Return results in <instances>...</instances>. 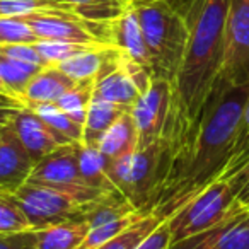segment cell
<instances>
[{
  "label": "cell",
  "instance_id": "obj_1",
  "mask_svg": "<svg viewBox=\"0 0 249 249\" xmlns=\"http://www.w3.org/2000/svg\"><path fill=\"white\" fill-rule=\"evenodd\" d=\"M248 99L249 84L231 86L217 80L193 130L173 157L166 186L154 208L164 220L225 174Z\"/></svg>",
  "mask_w": 249,
  "mask_h": 249
},
{
  "label": "cell",
  "instance_id": "obj_2",
  "mask_svg": "<svg viewBox=\"0 0 249 249\" xmlns=\"http://www.w3.org/2000/svg\"><path fill=\"white\" fill-rule=\"evenodd\" d=\"M231 0H186L188 35L183 62L173 82V123L190 135L220 75Z\"/></svg>",
  "mask_w": 249,
  "mask_h": 249
},
{
  "label": "cell",
  "instance_id": "obj_3",
  "mask_svg": "<svg viewBox=\"0 0 249 249\" xmlns=\"http://www.w3.org/2000/svg\"><path fill=\"white\" fill-rule=\"evenodd\" d=\"M133 7L150 53L152 75L173 84L190 35L186 0H135Z\"/></svg>",
  "mask_w": 249,
  "mask_h": 249
},
{
  "label": "cell",
  "instance_id": "obj_4",
  "mask_svg": "<svg viewBox=\"0 0 249 249\" xmlns=\"http://www.w3.org/2000/svg\"><path fill=\"white\" fill-rule=\"evenodd\" d=\"M176 149V143L164 137L157 143L137 147L133 152L109 160L111 181L135 210L150 213L157 207Z\"/></svg>",
  "mask_w": 249,
  "mask_h": 249
},
{
  "label": "cell",
  "instance_id": "obj_5",
  "mask_svg": "<svg viewBox=\"0 0 249 249\" xmlns=\"http://www.w3.org/2000/svg\"><path fill=\"white\" fill-rule=\"evenodd\" d=\"M237 205L231 184L225 179L213 181L184 205H181L169 218H166L173 242L208 231L215 224L224 220Z\"/></svg>",
  "mask_w": 249,
  "mask_h": 249
},
{
  "label": "cell",
  "instance_id": "obj_6",
  "mask_svg": "<svg viewBox=\"0 0 249 249\" xmlns=\"http://www.w3.org/2000/svg\"><path fill=\"white\" fill-rule=\"evenodd\" d=\"M11 196L26 215L33 231L60 222L82 220V210L86 207L73 195L29 181Z\"/></svg>",
  "mask_w": 249,
  "mask_h": 249
},
{
  "label": "cell",
  "instance_id": "obj_7",
  "mask_svg": "<svg viewBox=\"0 0 249 249\" xmlns=\"http://www.w3.org/2000/svg\"><path fill=\"white\" fill-rule=\"evenodd\" d=\"M77 147L79 143H65L43 157L39 162L35 164L28 181L70 193L79 198L84 205L97 200L104 193H109V191L96 190L86 183L79 169Z\"/></svg>",
  "mask_w": 249,
  "mask_h": 249
},
{
  "label": "cell",
  "instance_id": "obj_8",
  "mask_svg": "<svg viewBox=\"0 0 249 249\" xmlns=\"http://www.w3.org/2000/svg\"><path fill=\"white\" fill-rule=\"evenodd\" d=\"M38 39L70 41L89 46H109L106 41V22H92L69 11H38L21 16Z\"/></svg>",
  "mask_w": 249,
  "mask_h": 249
},
{
  "label": "cell",
  "instance_id": "obj_9",
  "mask_svg": "<svg viewBox=\"0 0 249 249\" xmlns=\"http://www.w3.org/2000/svg\"><path fill=\"white\" fill-rule=\"evenodd\" d=\"M218 80L231 86L249 84V0H231L229 4Z\"/></svg>",
  "mask_w": 249,
  "mask_h": 249
},
{
  "label": "cell",
  "instance_id": "obj_10",
  "mask_svg": "<svg viewBox=\"0 0 249 249\" xmlns=\"http://www.w3.org/2000/svg\"><path fill=\"white\" fill-rule=\"evenodd\" d=\"M130 114L139 132V147L162 140L173 114V84L154 77L145 92L132 104Z\"/></svg>",
  "mask_w": 249,
  "mask_h": 249
},
{
  "label": "cell",
  "instance_id": "obj_11",
  "mask_svg": "<svg viewBox=\"0 0 249 249\" xmlns=\"http://www.w3.org/2000/svg\"><path fill=\"white\" fill-rule=\"evenodd\" d=\"M169 249H249V210L237 205L213 227L173 242Z\"/></svg>",
  "mask_w": 249,
  "mask_h": 249
},
{
  "label": "cell",
  "instance_id": "obj_12",
  "mask_svg": "<svg viewBox=\"0 0 249 249\" xmlns=\"http://www.w3.org/2000/svg\"><path fill=\"white\" fill-rule=\"evenodd\" d=\"M106 41L111 48L118 50L121 55L128 56L130 60L147 67L152 72L150 53L133 5L116 19L106 22Z\"/></svg>",
  "mask_w": 249,
  "mask_h": 249
},
{
  "label": "cell",
  "instance_id": "obj_13",
  "mask_svg": "<svg viewBox=\"0 0 249 249\" xmlns=\"http://www.w3.org/2000/svg\"><path fill=\"white\" fill-rule=\"evenodd\" d=\"M35 167V160L29 157L16 133L5 124L0 133V193L12 195L24 183Z\"/></svg>",
  "mask_w": 249,
  "mask_h": 249
},
{
  "label": "cell",
  "instance_id": "obj_14",
  "mask_svg": "<svg viewBox=\"0 0 249 249\" xmlns=\"http://www.w3.org/2000/svg\"><path fill=\"white\" fill-rule=\"evenodd\" d=\"M9 126L16 133L24 150L29 154V157L35 160V164L62 145L48 124L28 106L18 111Z\"/></svg>",
  "mask_w": 249,
  "mask_h": 249
},
{
  "label": "cell",
  "instance_id": "obj_15",
  "mask_svg": "<svg viewBox=\"0 0 249 249\" xmlns=\"http://www.w3.org/2000/svg\"><path fill=\"white\" fill-rule=\"evenodd\" d=\"M73 80L67 77L56 65H46L33 77L22 94L24 106H38V104L56 103L62 94H65L73 86Z\"/></svg>",
  "mask_w": 249,
  "mask_h": 249
},
{
  "label": "cell",
  "instance_id": "obj_16",
  "mask_svg": "<svg viewBox=\"0 0 249 249\" xmlns=\"http://www.w3.org/2000/svg\"><path fill=\"white\" fill-rule=\"evenodd\" d=\"M89 232L84 220H69L35 231L33 249H79Z\"/></svg>",
  "mask_w": 249,
  "mask_h": 249
},
{
  "label": "cell",
  "instance_id": "obj_17",
  "mask_svg": "<svg viewBox=\"0 0 249 249\" xmlns=\"http://www.w3.org/2000/svg\"><path fill=\"white\" fill-rule=\"evenodd\" d=\"M139 147V132L130 109L123 113L97 142V149L109 160L123 157Z\"/></svg>",
  "mask_w": 249,
  "mask_h": 249
},
{
  "label": "cell",
  "instance_id": "obj_18",
  "mask_svg": "<svg viewBox=\"0 0 249 249\" xmlns=\"http://www.w3.org/2000/svg\"><path fill=\"white\" fill-rule=\"evenodd\" d=\"M128 109L130 107L126 106H121V104L111 103V101L103 99L99 96H94L92 101H90L89 111H87L86 123H84V145L97 147V142L107 132V128Z\"/></svg>",
  "mask_w": 249,
  "mask_h": 249
},
{
  "label": "cell",
  "instance_id": "obj_19",
  "mask_svg": "<svg viewBox=\"0 0 249 249\" xmlns=\"http://www.w3.org/2000/svg\"><path fill=\"white\" fill-rule=\"evenodd\" d=\"M77 160H79L80 174H82V178L89 186L101 191L116 190V186H114L109 178V173H107L109 159L97 147L79 143V147H77Z\"/></svg>",
  "mask_w": 249,
  "mask_h": 249
},
{
  "label": "cell",
  "instance_id": "obj_20",
  "mask_svg": "<svg viewBox=\"0 0 249 249\" xmlns=\"http://www.w3.org/2000/svg\"><path fill=\"white\" fill-rule=\"evenodd\" d=\"M111 46H92L70 58L60 62L58 69L65 73L73 82H84V80H92L99 75L101 69L104 65V60Z\"/></svg>",
  "mask_w": 249,
  "mask_h": 249
},
{
  "label": "cell",
  "instance_id": "obj_21",
  "mask_svg": "<svg viewBox=\"0 0 249 249\" xmlns=\"http://www.w3.org/2000/svg\"><path fill=\"white\" fill-rule=\"evenodd\" d=\"M31 109L48 124L50 130L55 133L62 145H65V143H82L84 124L73 121L55 103L38 104V106H31Z\"/></svg>",
  "mask_w": 249,
  "mask_h": 249
},
{
  "label": "cell",
  "instance_id": "obj_22",
  "mask_svg": "<svg viewBox=\"0 0 249 249\" xmlns=\"http://www.w3.org/2000/svg\"><path fill=\"white\" fill-rule=\"evenodd\" d=\"M79 18L92 22L116 19L133 5V0H60Z\"/></svg>",
  "mask_w": 249,
  "mask_h": 249
},
{
  "label": "cell",
  "instance_id": "obj_23",
  "mask_svg": "<svg viewBox=\"0 0 249 249\" xmlns=\"http://www.w3.org/2000/svg\"><path fill=\"white\" fill-rule=\"evenodd\" d=\"M94 84H96V79L75 82L65 94L60 96V99L55 104L63 113L69 114L73 121L84 124L86 123L90 101L94 97Z\"/></svg>",
  "mask_w": 249,
  "mask_h": 249
},
{
  "label": "cell",
  "instance_id": "obj_24",
  "mask_svg": "<svg viewBox=\"0 0 249 249\" xmlns=\"http://www.w3.org/2000/svg\"><path fill=\"white\" fill-rule=\"evenodd\" d=\"M43 67L33 65V63L16 62L0 56V77L4 80L5 87L9 89L12 97L19 99L22 103V94H24L28 84L33 80V77L41 70Z\"/></svg>",
  "mask_w": 249,
  "mask_h": 249
},
{
  "label": "cell",
  "instance_id": "obj_25",
  "mask_svg": "<svg viewBox=\"0 0 249 249\" xmlns=\"http://www.w3.org/2000/svg\"><path fill=\"white\" fill-rule=\"evenodd\" d=\"M164 222V218L156 212H150L143 218H140L139 222H135L133 225H130L126 231H123L121 234H118L116 237H113L111 241L101 244L96 249H135V246L142 241L145 235H149L157 225Z\"/></svg>",
  "mask_w": 249,
  "mask_h": 249
},
{
  "label": "cell",
  "instance_id": "obj_26",
  "mask_svg": "<svg viewBox=\"0 0 249 249\" xmlns=\"http://www.w3.org/2000/svg\"><path fill=\"white\" fill-rule=\"evenodd\" d=\"M145 215L147 213H143V212H140V210H133L132 213L124 215V217L118 218V220L107 222V224H103V225H97V227L89 229V232H87L86 239H84V242L80 244L79 249L99 248L101 244H104V242H107L113 237H116L118 234H121L123 231H126L130 225H133L135 222H139L140 218H143Z\"/></svg>",
  "mask_w": 249,
  "mask_h": 249
},
{
  "label": "cell",
  "instance_id": "obj_27",
  "mask_svg": "<svg viewBox=\"0 0 249 249\" xmlns=\"http://www.w3.org/2000/svg\"><path fill=\"white\" fill-rule=\"evenodd\" d=\"M29 231H33L31 224L14 198L7 193H0V235L21 234Z\"/></svg>",
  "mask_w": 249,
  "mask_h": 249
},
{
  "label": "cell",
  "instance_id": "obj_28",
  "mask_svg": "<svg viewBox=\"0 0 249 249\" xmlns=\"http://www.w3.org/2000/svg\"><path fill=\"white\" fill-rule=\"evenodd\" d=\"M38 11L72 12V9L60 0H0V18H21Z\"/></svg>",
  "mask_w": 249,
  "mask_h": 249
},
{
  "label": "cell",
  "instance_id": "obj_29",
  "mask_svg": "<svg viewBox=\"0 0 249 249\" xmlns=\"http://www.w3.org/2000/svg\"><path fill=\"white\" fill-rule=\"evenodd\" d=\"M35 48L45 60L46 65H58L60 62L84 52L87 48H92L89 45H79L70 41H55V39H38L35 43Z\"/></svg>",
  "mask_w": 249,
  "mask_h": 249
},
{
  "label": "cell",
  "instance_id": "obj_30",
  "mask_svg": "<svg viewBox=\"0 0 249 249\" xmlns=\"http://www.w3.org/2000/svg\"><path fill=\"white\" fill-rule=\"evenodd\" d=\"M38 36L21 18H0V46L2 45H33Z\"/></svg>",
  "mask_w": 249,
  "mask_h": 249
},
{
  "label": "cell",
  "instance_id": "obj_31",
  "mask_svg": "<svg viewBox=\"0 0 249 249\" xmlns=\"http://www.w3.org/2000/svg\"><path fill=\"white\" fill-rule=\"evenodd\" d=\"M246 159H249V99L246 101L244 109H242V116H241V121H239V126H237V135H235L234 154H232L231 164H229L225 174L237 169Z\"/></svg>",
  "mask_w": 249,
  "mask_h": 249
},
{
  "label": "cell",
  "instance_id": "obj_32",
  "mask_svg": "<svg viewBox=\"0 0 249 249\" xmlns=\"http://www.w3.org/2000/svg\"><path fill=\"white\" fill-rule=\"evenodd\" d=\"M220 179H225L231 184L237 203L249 210V159H246L237 169L225 174Z\"/></svg>",
  "mask_w": 249,
  "mask_h": 249
},
{
  "label": "cell",
  "instance_id": "obj_33",
  "mask_svg": "<svg viewBox=\"0 0 249 249\" xmlns=\"http://www.w3.org/2000/svg\"><path fill=\"white\" fill-rule=\"evenodd\" d=\"M0 56L9 60H16V62H24L33 63V65L46 67L45 60L38 53V50L33 45H2L0 46Z\"/></svg>",
  "mask_w": 249,
  "mask_h": 249
},
{
  "label": "cell",
  "instance_id": "obj_34",
  "mask_svg": "<svg viewBox=\"0 0 249 249\" xmlns=\"http://www.w3.org/2000/svg\"><path fill=\"white\" fill-rule=\"evenodd\" d=\"M171 244H173V235L167 220H164L149 235H145L135 246V249H169Z\"/></svg>",
  "mask_w": 249,
  "mask_h": 249
},
{
  "label": "cell",
  "instance_id": "obj_35",
  "mask_svg": "<svg viewBox=\"0 0 249 249\" xmlns=\"http://www.w3.org/2000/svg\"><path fill=\"white\" fill-rule=\"evenodd\" d=\"M33 244H35V231L0 235V249H33Z\"/></svg>",
  "mask_w": 249,
  "mask_h": 249
},
{
  "label": "cell",
  "instance_id": "obj_36",
  "mask_svg": "<svg viewBox=\"0 0 249 249\" xmlns=\"http://www.w3.org/2000/svg\"><path fill=\"white\" fill-rule=\"evenodd\" d=\"M24 107V104L18 99L2 96L0 94V124H9L12 118L18 114V111Z\"/></svg>",
  "mask_w": 249,
  "mask_h": 249
},
{
  "label": "cell",
  "instance_id": "obj_37",
  "mask_svg": "<svg viewBox=\"0 0 249 249\" xmlns=\"http://www.w3.org/2000/svg\"><path fill=\"white\" fill-rule=\"evenodd\" d=\"M0 94H2V96L12 97V96H11V92H9V89H7V87H5L4 80H2V77H0ZM12 99H16V97H12ZM18 101H19V99H18Z\"/></svg>",
  "mask_w": 249,
  "mask_h": 249
},
{
  "label": "cell",
  "instance_id": "obj_38",
  "mask_svg": "<svg viewBox=\"0 0 249 249\" xmlns=\"http://www.w3.org/2000/svg\"><path fill=\"white\" fill-rule=\"evenodd\" d=\"M4 126H5V124H0V133H2V130H4Z\"/></svg>",
  "mask_w": 249,
  "mask_h": 249
},
{
  "label": "cell",
  "instance_id": "obj_39",
  "mask_svg": "<svg viewBox=\"0 0 249 249\" xmlns=\"http://www.w3.org/2000/svg\"><path fill=\"white\" fill-rule=\"evenodd\" d=\"M133 2H135V0H133Z\"/></svg>",
  "mask_w": 249,
  "mask_h": 249
}]
</instances>
